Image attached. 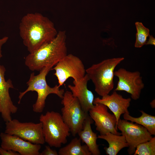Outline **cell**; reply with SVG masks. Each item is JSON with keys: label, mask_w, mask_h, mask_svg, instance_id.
<instances>
[{"label": "cell", "mask_w": 155, "mask_h": 155, "mask_svg": "<svg viewBox=\"0 0 155 155\" xmlns=\"http://www.w3.org/2000/svg\"><path fill=\"white\" fill-rule=\"evenodd\" d=\"M19 34L30 53L53 39L58 33L53 22L41 14L28 13L22 18Z\"/></svg>", "instance_id": "obj_1"}, {"label": "cell", "mask_w": 155, "mask_h": 155, "mask_svg": "<svg viewBox=\"0 0 155 155\" xmlns=\"http://www.w3.org/2000/svg\"><path fill=\"white\" fill-rule=\"evenodd\" d=\"M66 38V31H59L53 39L27 55L25 64L32 71L53 67L67 55Z\"/></svg>", "instance_id": "obj_2"}, {"label": "cell", "mask_w": 155, "mask_h": 155, "mask_svg": "<svg viewBox=\"0 0 155 155\" xmlns=\"http://www.w3.org/2000/svg\"><path fill=\"white\" fill-rule=\"evenodd\" d=\"M124 59L123 57L105 59L86 69V74L94 85L95 91L98 95L102 97L108 94L113 89L115 69Z\"/></svg>", "instance_id": "obj_3"}, {"label": "cell", "mask_w": 155, "mask_h": 155, "mask_svg": "<svg viewBox=\"0 0 155 155\" xmlns=\"http://www.w3.org/2000/svg\"><path fill=\"white\" fill-rule=\"evenodd\" d=\"M53 67L50 66L44 67L36 75H35L33 72L31 74L30 78L27 82V88L25 91L19 93L18 104L20 103L22 98L27 92L35 91L37 93L38 96L36 102L32 106L33 110L36 113H41L44 110L46 100L49 95L55 94L60 98H62L65 92L64 90L60 89L58 85L51 87L46 82V77Z\"/></svg>", "instance_id": "obj_4"}, {"label": "cell", "mask_w": 155, "mask_h": 155, "mask_svg": "<svg viewBox=\"0 0 155 155\" xmlns=\"http://www.w3.org/2000/svg\"><path fill=\"white\" fill-rule=\"evenodd\" d=\"M39 121L42 124L45 142L50 147L59 148L67 142L70 129L64 121L61 115L54 111L41 114Z\"/></svg>", "instance_id": "obj_5"}, {"label": "cell", "mask_w": 155, "mask_h": 155, "mask_svg": "<svg viewBox=\"0 0 155 155\" xmlns=\"http://www.w3.org/2000/svg\"><path fill=\"white\" fill-rule=\"evenodd\" d=\"M61 99L63 106L61 109L62 119L69 128L72 136H75L82 129L89 114L83 111L78 100L71 91L65 92Z\"/></svg>", "instance_id": "obj_6"}, {"label": "cell", "mask_w": 155, "mask_h": 155, "mask_svg": "<svg viewBox=\"0 0 155 155\" xmlns=\"http://www.w3.org/2000/svg\"><path fill=\"white\" fill-rule=\"evenodd\" d=\"M53 68L54 75L57 78L59 86H62L69 78L77 81L86 75V69L84 64L78 57L73 54H67Z\"/></svg>", "instance_id": "obj_7"}, {"label": "cell", "mask_w": 155, "mask_h": 155, "mask_svg": "<svg viewBox=\"0 0 155 155\" xmlns=\"http://www.w3.org/2000/svg\"><path fill=\"white\" fill-rule=\"evenodd\" d=\"M5 133L17 136L31 143L44 144L45 143L41 122H21L13 119L5 122Z\"/></svg>", "instance_id": "obj_8"}, {"label": "cell", "mask_w": 155, "mask_h": 155, "mask_svg": "<svg viewBox=\"0 0 155 155\" xmlns=\"http://www.w3.org/2000/svg\"><path fill=\"white\" fill-rule=\"evenodd\" d=\"M121 132L128 145L127 150L129 155L133 154L136 147L140 144L150 140L152 135L144 127L125 119H119L116 129Z\"/></svg>", "instance_id": "obj_9"}, {"label": "cell", "mask_w": 155, "mask_h": 155, "mask_svg": "<svg viewBox=\"0 0 155 155\" xmlns=\"http://www.w3.org/2000/svg\"><path fill=\"white\" fill-rule=\"evenodd\" d=\"M119 79L114 91H123L129 94L132 98L136 100L140 97L142 90L144 87L142 78L138 71L131 72L120 68L114 72Z\"/></svg>", "instance_id": "obj_10"}, {"label": "cell", "mask_w": 155, "mask_h": 155, "mask_svg": "<svg viewBox=\"0 0 155 155\" xmlns=\"http://www.w3.org/2000/svg\"><path fill=\"white\" fill-rule=\"evenodd\" d=\"M108 109L105 105L96 103L89 111V116L95 122L96 130L101 135H104L109 132L121 135L115 128L117 120L115 116L110 113Z\"/></svg>", "instance_id": "obj_11"}, {"label": "cell", "mask_w": 155, "mask_h": 155, "mask_svg": "<svg viewBox=\"0 0 155 155\" xmlns=\"http://www.w3.org/2000/svg\"><path fill=\"white\" fill-rule=\"evenodd\" d=\"M1 147L5 150H11L21 155H40V144H34L20 137L1 132Z\"/></svg>", "instance_id": "obj_12"}, {"label": "cell", "mask_w": 155, "mask_h": 155, "mask_svg": "<svg viewBox=\"0 0 155 155\" xmlns=\"http://www.w3.org/2000/svg\"><path fill=\"white\" fill-rule=\"evenodd\" d=\"M5 71V67L0 64V113L6 122L12 119L11 114L16 113L18 108L13 104L10 97L9 89L14 87L10 79L6 81Z\"/></svg>", "instance_id": "obj_13"}, {"label": "cell", "mask_w": 155, "mask_h": 155, "mask_svg": "<svg viewBox=\"0 0 155 155\" xmlns=\"http://www.w3.org/2000/svg\"><path fill=\"white\" fill-rule=\"evenodd\" d=\"M90 80L88 76L86 74L80 80H73V85L68 86L72 95L78 99L82 109L87 113H88L94 106V95L87 87L88 82Z\"/></svg>", "instance_id": "obj_14"}, {"label": "cell", "mask_w": 155, "mask_h": 155, "mask_svg": "<svg viewBox=\"0 0 155 155\" xmlns=\"http://www.w3.org/2000/svg\"><path fill=\"white\" fill-rule=\"evenodd\" d=\"M131 100L130 98H124L116 91H114L110 95L108 94L102 97L101 98L97 97L94 98L93 104L99 103L103 104L110 110L116 119V126L121 115L125 113H129L128 108Z\"/></svg>", "instance_id": "obj_15"}, {"label": "cell", "mask_w": 155, "mask_h": 155, "mask_svg": "<svg viewBox=\"0 0 155 155\" xmlns=\"http://www.w3.org/2000/svg\"><path fill=\"white\" fill-rule=\"evenodd\" d=\"M93 122L89 115L84 121L82 129L78 134L81 141L87 146L92 155H99L100 152L97 144V134L93 132L91 127Z\"/></svg>", "instance_id": "obj_16"}, {"label": "cell", "mask_w": 155, "mask_h": 155, "mask_svg": "<svg viewBox=\"0 0 155 155\" xmlns=\"http://www.w3.org/2000/svg\"><path fill=\"white\" fill-rule=\"evenodd\" d=\"M97 137L105 140L108 143V147L104 148L107 155H116L123 148L128 147L125 137L122 135H117L109 132L104 135H98Z\"/></svg>", "instance_id": "obj_17"}, {"label": "cell", "mask_w": 155, "mask_h": 155, "mask_svg": "<svg viewBox=\"0 0 155 155\" xmlns=\"http://www.w3.org/2000/svg\"><path fill=\"white\" fill-rule=\"evenodd\" d=\"M81 140L75 137L67 145L59 150V155H91V153L85 144L82 145Z\"/></svg>", "instance_id": "obj_18"}, {"label": "cell", "mask_w": 155, "mask_h": 155, "mask_svg": "<svg viewBox=\"0 0 155 155\" xmlns=\"http://www.w3.org/2000/svg\"><path fill=\"white\" fill-rule=\"evenodd\" d=\"M140 111L141 113V116L138 117H133L129 113L123 114L124 119L135 122L145 127L152 135H155V117L148 114L143 110Z\"/></svg>", "instance_id": "obj_19"}, {"label": "cell", "mask_w": 155, "mask_h": 155, "mask_svg": "<svg viewBox=\"0 0 155 155\" xmlns=\"http://www.w3.org/2000/svg\"><path fill=\"white\" fill-rule=\"evenodd\" d=\"M135 25L137 32L136 34V39L135 46L136 48H141L146 44L147 38L150 36V30L141 22H136L135 23Z\"/></svg>", "instance_id": "obj_20"}, {"label": "cell", "mask_w": 155, "mask_h": 155, "mask_svg": "<svg viewBox=\"0 0 155 155\" xmlns=\"http://www.w3.org/2000/svg\"><path fill=\"white\" fill-rule=\"evenodd\" d=\"M133 155H155V137L138 145Z\"/></svg>", "instance_id": "obj_21"}, {"label": "cell", "mask_w": 155, "mask_h": 155, "mask_svg": "<svg viewBox=\"0 0 155 155\" xmlns=\"http://www.w3.org/2000/svg\"><path fill=\"white\" fill-rule=\"evenodd\" d=\"M50 146H46L45 149L40 153V155H58V152L51 148Z\"/></svg>", "instance_id": "obj_22"}, {"label": "cell", "mask_w": 155, "mask_h": 155, "mask_svg": "<svg viewBox=\"0 0 155 155\" xmlns=\"http://www.w3.org/2000/svg\"><path fill=\"white\" fill-rule=\"evenodd\" d=\"M0 155H20V154L13 151L8 150H6L3 149L0 147Z\"/></svg>", "instance_id": "obj_23"}, {"label": "cell", "mask_w": 155, "mask_h": 155, "mask_svg": "<svg viewBox=\"0 0 155 155\" xmlns=\"http://www.w3.org/2000/svg\"><path fill=\"white\" fill-rule=\"evenodd\" d=\"M8 38V37L5 36L0 39V60L2 57L1 51L2 47L7 42Z\"/></svg>", "instance_id": "obj_24"}, {"label": "cell", "mask_w": 155, "mask_h": 155, "mask_svg": "<svg viewBox=\"0 0 155 155\" xmlns=\"http://www.w3.org/2000/svg\"><path fill=\"white\" fill-rule=\"evenodd\" d=\"M146 44H151L155 45V38L152 35L150 36H149V39L147 41Z\"/></svg>", "instance_id": "obj_25"}, {"label": "cell", "mask_w": 155, "mask_h": 155, "mask_svg": "<svg viewBox=\"0 0 155 155\" xmlns=\"http://www.w3.org/2000/svg\"><path fill=\"white\" fill-rule=\"evenodd\" d=\"M151 107L152 108H155V99L153 100L150 103Z\"/></svg>", "instance_id": "obj_26"}]
</instances>
